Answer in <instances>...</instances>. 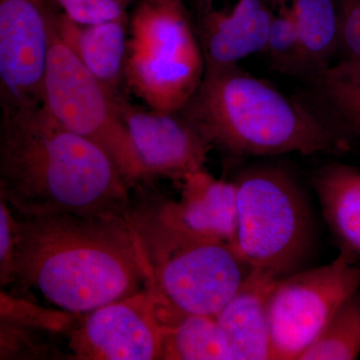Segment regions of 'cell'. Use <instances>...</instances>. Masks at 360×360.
<instances>
[{
  "instance_id": "cell-1",
  "label": "cell",
  "mask_w": 360,
  "mask_h": 360,
  "mask_svg": "<svg viewBox=\"0 0 360 360\" xmlns=\"http://www.w3.org/2000/svg\"><path fill=\"white\" fill-rule=\"evenodd\" d=\"M13 212L11 283L37 291L59 311L89 314L148 290L150 269L127 214Z\"/></svg>"
},
{
  "instance_id": "cell-2",
  "label": "cell",
  "mask_w": 360,
  "mask_h": 360,
  "mask_svg": "<svg viewBox=\"0 0 360 360\" xmlns=\"http://www.w3.org/2000/svg\"><path fill=\"white\" fill-rule=\"evenodd\" d=\"M130 191L112 158L66 129L44 104L2 110L0 196L13 212L124 215Z\"/></svg>"
},
{
  "instance_id": "cell-3",
  "label": "cell",
  "mask_w": 360,
  "mask_h": 360,
  "mask_svg": "<svg viewBox=\"0 0 360 360\" xmlns=\"http://www.w3.org/2000/svg\"><path fill=\"white\" fill-rule=\"evenodd\" d=\"M181 111L210 148L229 158L340 155L349 148L300 98L238 65L205 70Z\"/></svg>"
},
{
  "instance_id": "cell-4",
  "label": "cell",
  "mask_w": 360,
  "mask_h": 360,
  "mask_svg": "<svg viewBox=\"0 0 360 360\" xmlns=\"http://www.w3.org/2000/svg\"><path fill=\"white\" fill-rule=\"evenodd\" d=\"M127 217L148 259L149 291L165 328L187 315L215 316L250 271L232 246L189 229L170 201L148 186Z\"/></svg>"
},
{
  "instance_id": "cell-5",
  "label": "cell",
  "mask_w": 360,
  "mask_h": 360,
  "mask_svg": "<svg viewBox=\"0 0 360 360\" xmlns=\"http://www.w3.org/2000/svg\"><path fill=\"white\" fill-rule=\"evenodd\" d=\"M205 73L193 14L184 0H136L129 14L125 87L148 108L179 111Z\"/></svg>"
},
{
  "instance_id": "cell-6",
  "label": "cell",
  "mask_w": 360,
  "mask_h": 360,
  "mask_svg": "<svg viewBox=\"0 0 360 360\" xmlns=\"http://www.w3.org/2000/svg\"><path fill=\"white\" fill-rule=\"evenodd\" d=\"M233 181L241 259L278 279L300 270L314 245V221L300 181L276 165L246 168Z\"/></svg>"
},
{
  "instance_id": "cell-7",
  "label": "cell",
  "mask_w": 360,
  "mask_h": 360,
  "mask_svg": "<svg viewBox=\"0 0 360 360\" xmlns=\"http://www.w3.org/2000/svg\"><path fill=\"white\" fill-rule=\"evenodd\" d=\"M115 97L61 41L54 21L44 80V104L66 129L101 146L132 189L149 180L116 110Z\"/></svg>"
},
{
  "instance_id": "cell-8",
  "label": "cell",
  "mask_w": 360,
  "mask_h": 360,
  "mask_svg": "<svg viewBox=\"0 0 360 360\" xmlns=\"http://www.w3.org/2000/svg\"><path fill=\"white\" fill-rule=\"evenodd\" d=\"M359 288L360 262L345 252L278 279L267 307L272 359L298 360Z\"/></svg>"
},
{
  "instance_id": "cell-9",
  "label": "cell",
  "mask_w": 360,
  "mask_h": 360,
  "mask_svg": "<svg viewBox=\"0 0 360 360\" xmlns=\"http://www.w3.org/2000/svg\"><path fill=\"white\" fill-rule=\"evenodd\" d=\"M51 0H0V101L2 110L44 104L51 30Z\"/></svg>"
},
{
  "instance_id": "cell-10",
  "label": "cell",
  "mask_w": 360,
  "mask_h": 360,
  "mask_svg": "<svg viewBox=\"0 0 360 360\" xmlns=\"http://www.w3.org/2000/svg\"><path fill=\"white\" fill-rule=\"evenodd\" d=\"M163 335L148 288L85 314L71 328L68 347L75 359H163Z\"/></svg>"
},
{
  "instance_id": "cell-11",
  "label": "cell",
  "mask_w": 360,
  "mask_h": 360,
  "mask_svg": "<svg viewBox=\"0 0 360 360\" xmlns=\"http://www.w3.org/2000/svg\"><path fill=\"white\" fill-rule=\"evenodd\" d=\"M115 103L148 180H181L205 167L212 148L181 111L141 108L123 94L115 97Z\"/></svg>"
},
{
  "instance_id": "cell-12",
  "label": "cell",
  "mask_w": 360,
  "mask_h": 360,
  "mask_svg": "<svg viewBox=\"0 0 360 360\" xmlns=\"http://www.w3.org/2000/svg\"><path fill=\"white\" fill-rule=\"evenodd\" d=\"M191 14L205 70L238 65L266 49L270 0H194Z\"/></svg>"
},
{
  "instance_id": "cell-13",
  "label": "cell",
  "mask_w": 360,
  "mask_h": 360,
  "mask_svg": "<svg viewBox=\"0 0 360 360\" xmlns=\"http://www.w3.org/2000/svg\"><path fill=\"white\" fill-rule=\"evenodd\" d=\"M277 281L271 272L251 267L238 290L215 315L233 360L272 359L267 307Z\"/></svg>"
},
{
  "instance_id": "cell-14",
  "label": "cell",
  "mask_w": 360,
  "mask_h": 360,
  "mask_svg": "<svg viewBox=\"0 0 360 360\" xmlns=\"http://www.w3.org/2000/svg\"><path fill=\"white\" fill-rule=\"evenodd\" d=\"M181 181V198L179 202L170 201L180 221L191 231L236 250L238 208L234 181L215 179L205 168L187 174Z\"/></svg>"
},
{
  "instance_id": "cell-15",
  "label": "cell",
  "mask_w": 360,
  "mask_h": 360,
  "mask_svg": "<svg viewBox=\"0 0 360 360\" xmlns=\"http://www.w3.org/2000/svg\"><path fill=\"white\" fill-rule=\"evenodd\" d=\"M129 20L82 25L59 11L56 16L59 39L113 96L122 94L124 85Z\"/></svg>"
},
{
  "instance_id": "cell-16",
  "label": "cell",
  "mask_w": 360,
  "mask_h": 360,
  "mask_svg": "<svg viewBox=\"0 0 360 360\" xmlns=\"http://www.w3.org/2000/svg\"><path fill=\"white\" fill-rule=\"evenodd\" d=\"M305 84L300 101L349 149L360 146L359 59H340Z\"/></svg>"
},
{
  "instance_id": "cell-17",
  "label": "cell",
  "mask_w": 360,
  "mask_h": 360,
  "mask_svg": "<svg viewBox=\"0 0 360 360\" xmlns=\"http://www.w3.org/2000/svg\"><path fill=\"white\" fill-rule=\"evenodd\" d=\"M324 220L341 252L360 262V169L329 163L312 177Z\"/></svg>"
},
{
  "instance_id": "cell-18",
  "label": "cell",
  "mask_w": 360,
  "mask_h": 360,
  "mask_svg": "<svg viewBox=\"0 0 360 360\" xmlns=\"http://www.w3.org/2000/svg\"><path fill=\"white\" fill-rule=\"evenodd\" d=\"M300 47L302 80L309 82L333 65L340 51V11L338 0H290Z\"/></svg>"
},
{
  "instance_id": "cell-19",
  "label": "cell",
  "mask_w": 360,
  "mask_h": 360,
  "mask_svg": "<svg viewBox=\"0 0 360 360\" xmlns=\"http://www.w3.org/2000/svg\"><path fill=\"white\" fill-rule=\"evenodd\" d=\"M163 359L233 360L214 316L187 315L165 328Z\"/></svg>"
},
{
  "instance_id": "cell-20",
  "label": "cell",
  "mask_w": 360,
  "mask_h": 360,
  "mask_svg": "<svg viewBox=\"0 0 360 360\" xmlns=\"http://www.w3.org/2000/svg\"><path fill=\"white\" fill-rule=\"evenodd\" d=\"M360 354V288L349 296L298 360H352Z\"/></svg>"
},
{
  "instance_id": "cell-21",
  "label": "cell",
  "mask_w": 360,
  "mask_h": 360,
  "mask_svg": "<svg viewBox=\"0 0 360 360\" xmlns=\"http://www.w3.org/2000/svg\"><path fill=\"white\" fill-rule=\"evenodd\" d=\"M271 21L265 53L274 70L302 78L303 75L300 32L290 0H270Z\"/></svg>"
},
{
  "instance_id": "cell-22",
  "label": "cell",
  "mask_w": 360,
  "mask_h": 360,
  "mask_svg": "<svg viewBox=\"0 0 360 360\" xmlns=\"http://www.w3.org/2000/svg\"><path fill=\"white\" fill-rule=\"evenodd\" d=\"M56 9L82 25L129 18V7L136 0H51Z\"/></svg>"
},
{
  "instance_id": "cell-23",
  "label": "cell",
  "mask_w": 360,
  "mask_h": 360,
  "mask_svg": "<svg viewBox=\"0 0 360 360\" xmlns=\"http://www.w3.org/2000/svg\"><path fill=\"white\" fill-rule=\"evenodd\" d=\"M15 252V219L11 206L0 198V283L8 285L13 279Z\"/></svg>"
},
{
  "instance_id": "cell-24",
  "label": "cell",
  "mask_w": 360,
  "mask_h": 360,
  "mask_svg": "<svg viewBox=\"0 0 360 360\" xmlns=\"http://www.w3.org/2000/svg\"><path fill=\"white\" fill-rule=\"evenodd\" d=\"M340 11V51L345 58L360 60V0H338Z\"/></svg>"
}]
</instances>
